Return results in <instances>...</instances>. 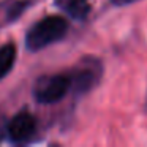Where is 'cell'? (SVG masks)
I'll use <instances>...</instances> for the list:
<instances>
[{"label":"cell","mask_w":147,"mask_h":147,"mask_svg":"<svg viewBox=\"0 0 147 147\" xmlns=\"http://www.w3.org/2000/svg\"><path fill=\"white\" fill-rule=\"evenodd\" d=\"M68 21L67 18L59 14H49L29 27L24 36V45L29 52H40L49 48L54 43H59L68 33Z\"/></svg>","instance_id":"1"},{"label":"cell","mask_w":147,"mask_h":147,"mask_svg":"<svg viewBox=\"0 0 147 147\" xmlns=\"http://www.w3.org/2000/svg\"><path fill=\"white\" fill-rule=\"evenodd\" d=\"M105 73V65L101 59L95 55H84L70 68L71 92L76 96H84L92 92L100 84Z\"/></svg>","instance_id":"2"},{"label":"cell","mask_w":147,"mask_h":147,"mask_svg":"<svg viewBox=\"0 0 147 147\" xmlns=\"http://www.w3.org/2000/svg\"><path fill=\"white\" fill-rule=\"evenodd\" d=\"M71 92V81L68 73L43 74L32 87L33 100L40 105H55Z\"/></svg>","instance_id":"3"},{"label":"cell","mask_w":147,"mask_h":147,"mask_svg":"<svg viewBox=\"0 0 147 147\" xmlns=\"http://www.w3.org/2000/svg\"><path fill=\"white\" fill-rule=\"evenodd\" d=\"M38 122L36 117L29 111H19L5 125V138L11 144H27L36 134Z\"/></svg>","instance_id":"4"},{"label":"cell","mask_w":147,"mask_h":147,"mask_svg":"<svg viewBox=\"0 0 147 147\" xmlns=\"http://www.w3.org/2000/svg\"><path fill=\"white\" fill-rule=\"evenodd\" d=\"M30 5L32 0H0V29L18 21Z\"/></svg>","instance_id":"5"},{"label":"cell","mask_w":147,"mask_h":147,"mask_svg":"<svg viewBox=\"0 0 147 147\" xmlns=\"http://www.w3.org/2000/svg\"><path fill=\"white\" fill-rule=\"evenodd\" d=\"M54 5L73 21H86L92 11L90 0H54Z\"/></svg>","instance_id":"6"},{"label":"cell","mask_w":147,"mask_h":147,"mask_svg":"<svg viewBox=\"0 0 147 147\" xmlns=\"http://www.w3.org/2000/svg\"><path fill=\"white\" fill-rule=\"evenodd\" d=\"M18 57V49L14 43H7V45L0 46V81H3L11 70L14 68Z\"/></svg>","instance_id":"7"},{"label":"cell","mask_w":147,"mask_h":147,"mask_svg":"<svg viewBox=\"0 0 147 147\" xmlns=\"http://www.w3.org/2000/svg\"><path fill=\"white\" fill-rule=\"evenodd\" d=\"M139 2V0H109V3L115 8H123V7H128V5H133Z\"/></svg>","instance_id":"8"}]
</instances>
